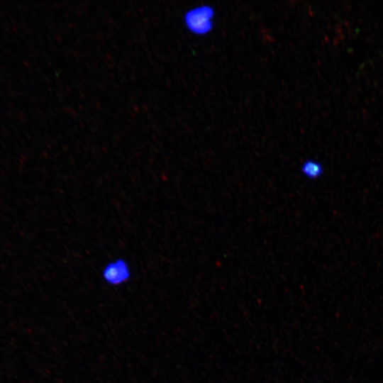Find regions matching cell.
Masks as SVG:
<instances>
[{
  "label": "cell",
  "instance_id": "1",
  "mask_svg": "<svg viewBox=\"0 0 383 383\" xmlns=\"http://www.w3.org/2000/svg\"><path fill=\"white\" fill-rule=\"evenodd\" d=\"M215 10L210 5H200L188 10L184 15L187 29L196 35H205L213 28Z\"/></svg>",
  "mask_w": 383,
  "mask_h": 383
},
{
  "label": "cell",
  "instance_id": "2",
  "mask_svg": "<svg viewBox=\"0 0 383 383\" xmlns=\"http://www.w3.org/2000/svg\"><path fill=\"white\" fill-rule=\"evenodd\" d=\"M104 279L111 285H118L126 282L131 277L128 262L123 259H118L108 263L102 272Z\"/></svg>",
  "mask_w": 383,
  "mask_h": 383
},
{
  "label": "cell",
  "instance_id": "3",
  "mask_svg": "<svg viewBox=\"0 0 383 383\" xmlns=\"http://www.w3.org/2000/svg\"><path fill=\"white\" fill-rule=\"evenodd\" d=\"M301 172L305 177L310 179H316L323 175L324 168L318 161L309 159L301 164Z\"/></svg>",
  "mask_w": 383,
  "mask_h": 383
}]
</instances>
